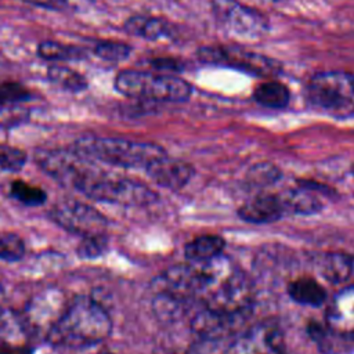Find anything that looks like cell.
Wrapping results in <instances>:
<instances>
[{"mask_svg": "<svg viewBox=\"0 0 354 354\" xmlns=\"http://www.w3.org/2000/svg\"><path fill=\"white\" fill-rule=\"evenodd\" d=\"M75 191L97 202L123 206H145L158 199L156 194L145 184L127 177L108 174L98 169L95 162L77 181Z\"/></svg>", "mask_w": 354, "mask_h": 354, "instance_id": "obj_4", "label": "cell"}, {"mask_svg": "<svg viewBox=\"0 0 354 354\" xmlns=\"http://www.w3.org/2000/svg\"><path fill=\"white\" fill-rule=\"evenodd\" d=\"M10 195L25 206H39L46 202V192L33 184L17 180L10 185Z\"/></svg>", "mask_w": 354, "mask_h": 354, "instance_id": "obj_23", "label": "cell"}, {"mask_svg": "<svg viewBox=\"0 0 354 354\" xmlns=\"http://www.w3.org/2000/svg\"><path fill=\"white\" fill-rule=\"evenodd\" d=\"M124 30L131 35L145 40H160L165 37H171L173 28L165 18L145 14H136L129 17L123 25Z\"/></svg>", "mask_w": 354, "mask_h": 354, "instance_id": "obj_15", "label": "cell"}, {"mask_svg": "<svg viewBox=\"0 0 354 354\" xmlns=\"http://www.w3.org/2000/svg\"><path fill=\"white\" fill-rule=\"evenodd\" d=\"M102 354H115V353H102Z\"/></svg>", "mask_w": 354, "mask_h": 354, "instance_id": "obj_33", "label": "cell"}, {"mask_svg": "<svg viewBox=\"0 0 354 354\" xmlns=\"http://www.w3.org/2000/svg\"><path fill=\"white\" fill-rule=\"evenodd\" d=\"M283 212H285V206L281 196L263 194L243 203L239 207L238 214L245 221L264 224V223H272L281 218Z\"/></svg>", "mask_w": 354, "mask_h": 354, "instance_id": "obj_14", "label": "cell"}, {"mask_svg": "<svg viewBox=\"0 0 354 354\" xmlns=\"http://www.w3.org/2000/svg\"><path fill=\"white\" fill-rule=\"evenodd\" d=\"M151 64H152V68H155L156 71H160V73H166L165 71H177V69H180L176 61L167 59V58L152 59Z\"/></svg>", "mask_w": 354, "mask_h": 354, "instance_id": "obj_31", "label": "cell"}, {"mask_svg": "<svg viewBox=\"0 0 354 354\" xmlns=\"http://www.w3.org/2000/svg\"><path fill=\"white\" fill-rule=\"evenodd\" d=\"M37 55L41 59L51 62H64V61H77L86 57L84 51L77 47L64 44L55 40H44L37 46Z\"/></svg>", "mask_w": 354, "mask_h": 354, "instance_id": "obj_21", "label": "cell"}, {"mask_svg": "<svg viewBox=\"0 0 354 354\" xmlns=\"http://www.w3.org/2000/svg\"><path fill=\"white\" fill-rule=\"evenodd\" d=\"M145 170L156 184L169 189L183 188L194 176V169L189 163L169 158L167 153L151 163Z\"/></svg>", "mask_w": 354, "mask_h": 354, "instance_id": "obj_12", "label": "cell"}, {"mask_svg": "<svg viewBox=\"0 0 354 354\" xmlns=\"http://www.w3.org/2000/svg\"><path fill=\"white\" fill-rule=\"evenodd\" d=\"M3 299H4V295H3V289L0 286V308H1V303H3Z\"/></svg>", "mask_w": 354, "mask_h": 354, "instance_id": "obj_32", "label": "cell"}, {"mask_svg": "<svg viewBox=\"0 0 354 354\" xmlns=\"http://www.w3.org/2000/svg\"><path fill=\"white\" fill-rule=\"evenodd\" d=\"M308 98L325 109H343L354 104V73L322 71L308 82Z\"/></svg>", "mask_w": 354, "mask_h": 354, "instance_id": "obj_7", "label": "cell"}, {"mask_svg": "<svg viewBox=\"0 0 354 354\" xmlns=\"http://www.w3.org/2000/svg\"><path fill=\"white\" fill-rule=\"evenodd\" d=\"M25 254V243L22 238L14 232H0V260L18 261Z\"/></svg>", "mask_w": 354, "mask_h": 354, "instance_id": "obj_25", "label": "cell"}, {"mask_svg": "<svg viewBox=\"0 0 354 354\" xmlns=\"http://www.w3.org/2000/svg\"><path fill=\"white\" fill-rule=\"evenodd\" d=\"M189 261V260H188ZM195 270V300L203 308L223 315H241L252 301V285L246 274L224 253L191 261Z\"/></svg>", "mask_w": 354, "mask_h": 354, "instance_id": "obj_1", "label": "cell"}, {"mask_svg": "<svg viewBox=\"0 0 354 354\" xmlns=\"http://www.w3.org/2000/svg\"><path fill=\"white\" fill-rule=\"evenodd\" d=\"M285 210H290L295 213H301V214H310L314 213L319 209L321 203L319 201L311 195L307 189H295L286 194L285 196H281Z\"/></svg>", "mask_w": 354, "mask_h": 354, "instance_id": "obj_22", "label": "cell"}, {"mask_svg": "<svg viewBox=\"0 0 354 354\" xmlns=\"http://www.w3.org/2000/svg\"><path fill=\"white\" fill-rule=\"evenodd\" d=\"M288 293L296 303L304 306H319L326 299L324 286L310 277H300L292 281L288 286Z\"/></svg>", "mask_w": 354, "mask_h": 354, "instance_id": "obj_17", "label": "cell"}, {"mask_svg": "<svg viewBox=\"0 0 354 354\" xmlns=\"http://www.w3.org/2000/svg\"><path fill=\"white\" fill-rule=\"evenodd\" d=\"M318 270L321 275L330 283H342L353 275L354 259L342 252L324 253L318 259Z\"/></svg>", "mask_w": 354, "mask_h": 354, "instance_id": "obj_16", "label": "cell"}, {"mask_svg": "<svg viewBox=\"0 0 354 354\" xmlns=\"http://www.w3.org/2000/svg\"><path fill=\"white\" fill-rule=\"evenodd\" d=\"M47 80L51 84L71 93L84 91L88 86L87 79L80 72L58 62L47 68Z\"/></svg>", "mask_w": 354, "mask_h": 354, "instance_id": "obj_19", "label": "cell"}, {"mask_svg": "<svg viewBox=\"0 0 354 354\" xmlns=\"http://www.w3.org/2000/svg\"><path fill=\"white\" fill-rule=\"evenodd\" d=\"M328 326L339 335H354V285L337 292L326 310Z\"/></svg>", "mask_w": 354, "mask_h": 354, "instance_id": "obj_13", "label": "cell"}, {"mask_svg": "<svg viewBox=\"0 0 354 354\" xmlns=\"http://www.w3.org/2000/svg\"><path fill=\"white\" fill-rule=\"evenodd\" d=\"M112 330L106 310L88 296L73 297L47 335L54 346L86 347L105 340Z\"/></svg>", "mask_w": 354, "mask_h": 354, "instance_id": "obj_2", "label": "cell"}, {"mask_svg": "<svg viewBox=\"0 0 354 354\" xmlns=\"http://www.w3.org/2000/svg\"><path fill=\"white\" fill-rule=\"evenodd\" d=\"M73 149L94 162L126 169H147L166 155V151L155 142L120 137L86 136L75 142Z\"/></svg>", "mask_w": 354, "mask_h": 354, "instance_id": "obj_3", "label": "cell"}, {"mask_svg": "<svg viewBox=\"0 0 354 354\" xmlns=\"http://www.w3.org/2000/svg\"><path fill=\"white\" fill-rule=\"evenodd\" d=\"M224 241L217 235H201L185 245L184 253L189 261H206L223 253Z\"/></svg>", "mask_w": 354, "mask_h": 354, "instance_id": "obj_20", "label": "cell"}, {"mask_svg": "<svg viewBox=\"0 0 354 354\" xmlns=\"http://www.w3.org/2000/svg\"><path fill=\"white\" fill-rule=\"evenodd\" d=\"M36 7L53 11H77L88 6L90 0H24Z\"/></svg>", "mask_w": 354, "mask_h": 354, "instance_id": "obj_28", "label": "cell"}, {"mask_svg": "<svg viewBox=\"0 0 354 354\" xmlns=\"http://www.w3.org/2000/svg\"><path fill=\"white\" fill-rule=\"evenodd\" d=\"M113 86L118 93L126 97L148 101L183 102L192 94L191 84L173 73L137 69L120 71L115 76Z\"/></svg>", "mask_w": 354, "mask_h": 354, "instance_id": "obj_5", "label": "cell"}, {"mask_svg": "<svg viewBox=\"0 0 354 354\" xmlns=\"http://www.w3.org/2000/svg\"><path fill=\"white\" fill-rule=\"evenodd\" d=\"M212 11L217 22L230 33L239 37H260L268 28V18L238 0H213Z\"/></svg>", "mask_w": 354, "mask_h": 354, "instance_id": "obj_8", "label": "cell"}, {"mask_svg": "<svg viewBox=\"0 0 354 354\" xmlns=\"http://www.w3.org/2000/svg\"><path fill=\"white\" fill-rule=\"evenodd\" d=\"M106 246V241H105V235H97V236H86L83 238L82 243L79 245V254L84 259H91V257H97L98 254H101L104 252Z\"/></svg>", "mask_w": 354, "mask_h": 354, "instance_id": "obj_30", "label": "cell"}, {"mask_svg": "<svg viewBox=\"0 0 354 354\" xmlns=\"http://www.w3.org/2000/svg\"><path fill=\"white\" fill-rule=\"evenodd\" d=\"M131 51V46L116 40H101L94 46V54L108 62H122L130 57Z\"/></svg>", "mask_w": 354, "mask_h": 354, "instance_id": "obj_24", "label": "cell"}, {"mask_svg": "<svg viewBox=\"0 0 354 354\" xmlns=\"http://www.w3.org/2000/svg\"><path fill=\"white\" fill-rule=\"evenodd\" d=\"M26 152L7 144H0V173L18 171L26 163Z\"/></svg>", "mask_w": 354, "mask_h": 354, "instance_id": "obj_26", "label": "cell"}, {"mask_svg": "<svg viewBox=\"0 0 354 354\" xmlns=\"http://www.w3.org/2000/svg\"><path fill=\"white\" fill-rule=\"evenodd\" d=\"M68 303L69 300L65 293L58 288H47L35 295L21 314L29 333L47 337L64 314Z\"/></svg>", "mask_w": 354, "mask_h": 354, "instance_id": "obj_10", "label": "cell"}, {"mask_svg": "<svg viewBox=\"0 0 354 354\" xmlns=\"http://www.w3.org/2000/svg\"><path fill=\"white\" fill-rule=\"evenodd\" d=\"M278 177H281V173L271 163H259L249 171V178L254 185H267L270 183L272 184Z\"/></svg>", "mask_w": 354, "mask_h": 354, "instance_id": "obj_27", "label": "cell"}, {"mask_svg": "<svg viewBox=\"0 0 354 354\" xmlns=\"http://www.w3.org/2000/svg\"><path fill=\"white\" fill-rule=\"evenodd\" d=\"M253 97L263 106L282 109L290 101V91L286 84L275 79H267L254 88Z\"/></svg>", "mask_w": 354, "mask_h": 354, "instance_id": "obj_18", "label": "cell"}, {"mask_svg": "<svg viewBox=\"0 0 354 354\" xmlns=\"http://www.w3.org/2000/svg\"><path fill=\"white\" fill-rule=\"evenodd\" d=\"M196 57L205 64L234 68L264 79H274L282 72L279 61L238 46H205L198 50Z\"/></svg>", "mask_w": 354, "mask_h": 354, "instance_id": "obj_6", "label": "cell"}, {"mask_svg": "<svg viewBox=\"0 0 354 354\" xmlns=\"http://www.w3.org/2000/svg\"><path fill=\"white\" fill-rule=\"evenodd\" d=\"M26 109L15 105L14 102L0 104V127L21 123L26 118Z\"/></svg>", "mask_w": 354, "mask_h": 354, "instance_id": "obj_29", "label": "cell"}, {"mask_svg": "<svg viewBox=\"0 0 354 354\" xmlns=\"http://www.w3.org/2000/svg\"><path fill=\"white\" fill-rule=\"evenodd\" d=\"M224 354H286L282 330L270 321L259 322L239 333Z\"/></svg>", "mask_w": 354, "mask_h": 354, "instance_id": "obj_11", "label": "cell"}, {"mask_svg": "<svg viewBox=\"0 0 354 354\" xmlns=\"http://www.w3.org/2000/svg\"><path fill=\"white\" fill-rule=\"evenodd\" d=\"M50 217L64 230L86 236L104 235L106 220L94 206L76 199H64L50 210Z\"/></svg>", "mask_w": 354, "mask_h": 354, "instance_id": "obj_9", "label": "cell"}]
</instances>
